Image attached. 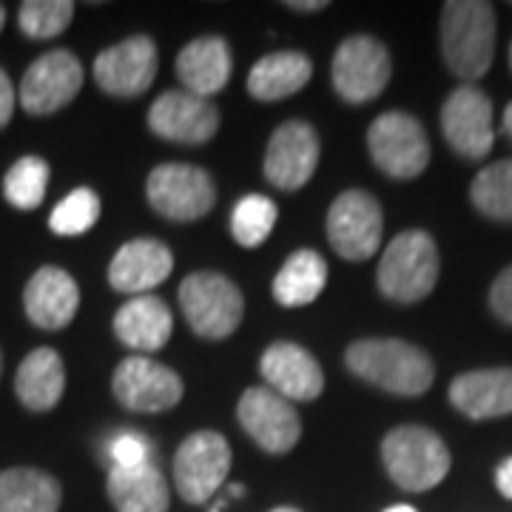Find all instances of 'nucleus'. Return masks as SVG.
<instances>
[{
	"label": "nucleus",
	"mask_w": 512,
	"mask_h": 512,
	"mask_svg": "<svg viewBox=\"0 0 512 512\" xmlns=\"http://www.w3.org/2000/svg\"><path fill=\"white\" fill-rule=\"evenodd\" d=\"M345 365L362 382L393 396H421L436 379L430 356L404 339H359L345 350Z\"/></svg>",
	"instance_id": "nucleus-1"
},
{
	"label": "nucleus",
	"mask_w": 512,
	"mask_h": 512,
	"mask_svg": "<svg viewBox=\"0 0 512 512\" xmlns=\"http://www.w3.org/2000/svg\"><path fill=\"white\" fill-rule=\"evenodd\" d=\"M441 52L464 80L490 72L495 55V12L484 0H450L441 9Z\"/></svg>",
	"instance_id": "nucleus-2"
},
{
	"label": "nucleus",
	"mask_w": 512,
	"mask_h": 512,
	"mask_svg": "<svg viewBox=\"0 0 512 512\" xmlns=\"http://www.w3.org/2000/svg\"><path fill=\"white\" fill-rule=\"evenodd\" d=\"M439 268V248L433 237L427 231H404L384 248L376 282L390 302L413 305L433 293Z\"/></svg>",
	"instance_id": "nucleus-3"
},
{
	"label": "nucleus",
	"mask_w": 512,
	"mask_h": 512,
	"mask_svg": "<svg viewBox=\"0 0 512 512\" xmlns=\"http://www.w3.org/2000/svg\"><path fill=\"white\" fill-rule=\"evenodd\" d=\"M382 461L387 476L410 493H427L450 473L447 444L419 424L390 430L382 441Z\"/></svg>",
	"instance_id": "nucleus-4"
},
{
	"label": "nucleus",
	"mask_w": 512,
	"mask_h": 512,
	"mask_svg": "<svg viewBox=\"0 0 512 512\" xmlns=\"http://www.w3.org/2000/svg\"><path fill=\"white\" fill-rule=\"evenodd\" d=\"M180 308L191 330L202 339H225L245 316V299L228 276L197 271L180 285Z\"/></svg>",
	"instance_id": "nucleus-5"
},
{
	"label": "nucleus",
	"mask_w": 512,
	"mask_h": 512,
	"mask_svg": "<svg viewBox=\"0 0 512 512\" xmlns=\"http://www.w3.org/2000/svg\"><path fill=\"white\" fill-rule=\"evenodd\" d=\"M146 197L148 205L165 220L194 222L214 208L217 185L200 165L165 163L148 174Z\"/></svg>",
	"instance_id": "nucleus-6"
},
{
	"label": "nucleus",
	"mask_w": 512,
	"mask_h": 512,
	"mask_svg": "<svg viewBox=\"0 0 512 512\" xmlns=\"http://www.w3.org/2000/svg\"><path fill=\"white\" fill-rule=\"evenodd\" d=\"M370 160L393 180H413L430 163V140L407 111H384L367 131Z\"/></svg>",
	"instance_id": "nucleus-7"
},
{
	"label": "nucleus",
	"mask_w": 512,
	"mask_h": 512,
	"mask_svg": "<svg viewBox=\"0 0 512 512\" xmlns=\"http://www.w3.org/2000/svg\"><path fill=\"white\" fill-rule=\"evenodd\" d=\"M390 74H393L390 52L376 37L353 35L342 40V46L336 49L333 89L345 103L362 106L376 100L387 89Z\"/></svg>",
	"instance_id": "nucleus-8"
},
{
	"label": "nucleus",
	"mask_w": 512,
	"mask_h": 512,
	"mask_svg": "<svg viewBox=\"0 0 512 512\" xmlns=\"http://www.w3.org/2000/svg\"><path fill=\"white\" fill-rule=\"evenodd\" d=\"M231 470V444L222 433L200 430L180 444L174 456V487L188 504H205Z\"/></svg>",
	"instance_id": "nucleus-9"
},
{
	"label": "nucleus",
	"mask_w": 512,
	"mask_h": 512,
	"mask_svg": "<svg viewBox=\"0 0 512 512\" xmlns=\"http://www.w3.org/2000/svg\"><path fill=\"white\" fill-rule=\"evenodd\" d=\"M328 239L333 251L350 262H365L382 245V205L367 191H342L328 211Z\"/></svg>",
	"instance_id": "nucleus-10"
},
{
	"label": "nucleus",
	"mask_w": 512,
	"mask_h": 512,
	"mask_svg": "<svg viewBox=\"0 0 512 512\" xmlns=\"http://www.w3.org/2000/svg\"><path fill=\"white\" fill-rule=\"evenodd\" d=\"M111 390L131 413H163L183 399V379L148 356H128L114 370Z\"/></svg>",
	"instance_id": "nucleus-11"
},
{
	"label": "nucleus",
	"mask_w": 512,
	"mask_h": 512,
	"mask_svg": "<svg viewBox=\"0 0 512 512\" xmlns=\"http://www.w3.org/2000/svg\"><path fill=\"white\" fill-rule=\"evenodd\" d=\"M237 419L242 430L274 456L291 453L302 436L299 413L271 387H248L237 404Z\"/></svg>",
	"instance_id": "nucleus-12"
},
{
	"label": "nucleus",
	"mask_w": 512,
	"mask_h": 512,
	"mask_svg": "<svg viewBox=\"0 0 512 512\" xmlns=\"http://www.w3.org/2000/svg\"><path fill=\"white\" fill-rule=\"evenodd\" d=\"M148 128L171 143L202 146L220 131V109L191 92H165L148 109Z\"/></svg>",
	"instance_id": "nucleus-13"
},
{
	"label": "nucleus",
	"mask_w": 512,
	"mask_h": 512,
	"mask_svg": "<svg viewBox=\"0 0 512 512\" xmlns=\"http://www.w3.org/2000/svg\"><path fill=\"white\" fill-rule=\"evenodd\" d=\"M441 131L456 154L484 160L495 140L490 97L478 86H458L441 109Z\"/></svg>",
	"instance_id": "nucleus-14"
},
{
	"label": "nucleus",
	"mask_w": 512,
	"mask_h": 512,
	"mask_svg": "<svg viewBox=\"0 0 512 512\" xmlns=\"http://www.w3.org/2000/svg\"><path fill=\"white\" fill-rule=\"evenodd\" d=\"M80 89H83L80 60L66 49H55L37 57L26 69L20 80V106L29 114H52L69 106Z\"/></svg>",
	"instance_id": "nucleus-15"
},
{
	"label": "nucleus",
	"mask_w": 512,
	"mask_h": 512,
	"mask_svg": "<svg viewBox=\"0 0 512 512\" xmlns=\"http://www.w3.org/2000/svg\"><path fill=\"white\" fill-rule=\"evenodd\" d=\"M157 46L146 35L114 43L94 60V80L111 97H137L148 92L157 77Z\"/></svg>",
	"instance_id": "nucleus-16"
},
{
	"label": "nucleus",
	"mask_w": 512,
	"mask_h": 512,
	"mask_svg": "<svg viewBox=\"0 0 512 512\" xmlns=\"http://www.w3.org/2000/svg\"><path fill=\"white\" fill-rule=\"evenodd\" d=\"M319 165V137L308 123L288 120L276 128L265 151V177L282 191H299Z\"/></svg>",
	"instance_id": "nucleus-17"
},
{
	"label": "nucleus",
	"mask_w": 512,
	"mask_h": 512,
	"mask_svg": "<svg viewBox=\"0 0 512 512\" xmlns=\"http://www.w3.org/2000/svg\"><path fill=\"white\" fill-rule=\"evenodd\" d=\"M259 370L268 387L288 402H313L325 390V373L311 353L293 342H276L262 353Z\"/></svg>",
	"instance_id": "nucleus-18"
},
{
	"label": "nucleus",
	"mask_w": 512,
	"mask_h": 512,
	"mask_svg": "<svg viewBox=\"0 0 512 512\" xmlns=\"http://www.w3.org/2000/svg\"><path fill=\"white\" fill-rule=\"evenodd\" d=\"M174 271V254L160 239H131L109 265V282L114 291L143 296L157 288Z\"/></svg>",
	"instance_id": "nucleus-19"
},
{
	"label": "nucleus",
	"mask_w": 512,
	"mask_h": 512,
	"mask_svg": "<svg viewBox=\"0 0 512 512\" xmlns=\"http://www.w3.org/2000/svg\"><path fill=\"white\" fill-rule=\"evenodd\" d=\"M23 308L37 328H66L80 308V288L72 274H66L63 268H55V265H46L29 279V285L23 291Z\"/></svg>",
	"instance_id": "nucleus-20"
},
{
	"label": "nucleus",
	"mask_w": 512,
	"mask_h": 512,
	"mask_svg": "<svg viewBox=\"0 0 512 512\" xmlns=\"http://www.w3.org/2000/svg\"><path fill=\"white\" fill-rule=\"evenodd\" d=\"M450 402L467 419H498L512 413V367L461 373L450 384Z\"/></svg>",
	"instance_id": "nucleus-21"
},
{
	"label": "nucleus",
	"mask_w": 512,
	"mask_h": 512,
	"mask_svg": "<svg viewBox=\"0 0 512 512\" xmlns=\"http://www.w3.org/2000/svg\"><path fill=\"white\" fill-rule=\"evenodd\" d=\"M114 333L117 339L131 350L154 353L168 345L174 333V316L160 296H134L114 316Z\"/></svg>",
	"instance_id": "nucleus-22"
},
{
	"label": "nucleus",
	"mask_w": 512,
	"mask_h": 512,
	"mask_svg": "<svg viewBox=\"0 0 512 512\" xmlns=\"http://www.w3.org/2000/svg\"><path fill=\"white\" fill-rule=\"evenodd\" d=\"M231 49L222 37H197L177 55V77L183 80L185 92L197 97H211L222 92L231 80Z\"/></svg>",
	"instance_id": "nucleus-23"
},
{
	"label": "nucleus",
	"mask_w": 512,
	"mask_h": 512,
	"mask_svg": "<svg viewBox=\"0 0 512 512\" xmlns=\"http://www.w3.org/2000/svg\"><path fill=\"white\" fill-rule=\"evenodd\" d=\"M106 487L117 512H165L171 501L168 481L151 461L137 467H111Z\"/></svg>",
	"instance_id": "nucleus-24"
},
{
	"label": "nucleus",
	"mask_w": 512,
	"mask_h": 512,
	"mask_svg": "<svg viewBox=\"0 0 512 512\" xmlns=\"http://www.w3.org/2000/svg\"><path fill=\"white\" fill-rule=\"evenodd\" d=\"M313 77L311 57L302 52H274L259 57L248 74V94L259 103L285 100L291 94L302 92Z\"/></svg>",
	"instance_id": "nucleus-25"
},
{
	"label": "nucleus",
	"mask_w": 512,
	"mask_h": 512,
	"mask_svg": "<svg viewBox=\"0 0 512 512\" xmlns=\"http://www.w3.org/2000/svg\"><path fill=\"white\" fill-rule=\"evenodd\" d=\"M63 390H66V367L57 350L37 348L20 362L15 393L23 407L46 413L63 399Z\"/></svg>",
	"instance_id": "nucleus-26"
},
{
	"label": "nucleus",
	"mask_w": 512,
	"mask_h": 512,
	"mask_svg": "<svg viewBox=\"0 0 512 512\" xmlns=\"http://www.w3.org/2000/svg\"><path fill=\"white\" fill-rule=\"evenodd\" d=\"M63 490L55 476L37 467H12L0 473V512H57Z\"/></svg>",
	"instance_id": "nucleus-27"
},
{
	"label": "nucleus",
	"mask_w": 512,
	"mask_h": 512,
	"mask_svg": "<svg viewBox=\"0 0 512 512\" xmlns=\"http://www.w3.org/2000/svg\"><path fill=\"white\" fill-rule=\"evenodd\" d=\"M328 285V262L311 248L291 254L274 279V299L282 308H305L311 305Z\"/></svg>",
	"instance_id": "nucleus-28"
},
{
	"label": "nucleus",
	"mask_w": 512,
	"mask_h": 512,
	"mask_svg": "<svg viewBox=\"0 0 512 512\" xmlns=\"http://www.w3.org/2000/svg\"><path fill=\"white\" fill-rule=\"evenodd\" d=\"M470 200L484 217L512 222V160L481 168L470 185Z\"/></svg>",
	"instance_id": "nucleus-29"
},
{
	"label": "nucleus",
	"mask_w": 512,
	"mask_h": 512,
	"mask_svg": "<svg viewBox=\"0 0 512 512\" xmlns=\"http://www.w3.org/2000/svg\"><path fill=\"white\" fill-rule=\"evenodd\" d=\"M49 188V163L43 157H20L3 177V197L18 211H35Z\"/></svg>",
	"instance_id": "nucleus-30"
},
{
	"label": "nucleus",
	"mask_w": 512,
	"mask_h": 512,
	"mask_svg": "<svg viewBox=\"0 0 512 512\" xmlns=\"http://www.w3.org/2000/svg\"><path fill=\"white\" fill-rule=\"evenodd\" d=\"M276 202L265 194H248L237 202L234 214H231V234L242 248H259L274 231Z\"/></svg>",
	"instance_id": "nucleus-31"
},
{
	"label": "nucleus",
	"mask_w": 512,
	"mask_h": 512,
	"mask_svg": "<svg viewBox=\"0 0 512 512\" xmlns=\"http://www.w3.org/2000/svg\"><path fill=\"white\" fill-rule=\"evenodd\" d=\"M74 18L72 0H26L20 6V32L32 40H49L63 35Z\"/></svg>",
	"instance_id": "nucleus-32"
},
{
	"label": "nucleus",
	"mask_w": 512,
	"mask_h": 512,
	"mask_svg": "<svg viewBox=\"0 0 512 512\" xmlns=\"http://www.w3.org/2000/svg\"><path fill=\"white\" fill-rule=\"evenodd\" d=\"M100 208H103L100 197L92 188H74L66 200L55 205V211L49 217V228L57 237H80L100 220Z\"/></svg>",
	"instance_id": "nucleus-33"
},
{
	"label": "nucleus",
	"mask_w": 512,
	"mask_h": 512,
	"mask_svg": "<svg viewBox=\"0 0 512 512\" xmlns=\"http://www.w3.org/2000/svg\"><path fill=\"white\" fill-rule=\"evenodd\" d=\"M151 453V441H146L140 433L120 430L117 436L109 439V456L114 467H137L146 464Z\"/></svg>",
	"instance_id": "nucleus-34"
},
{
	"label": "nucleus",
	"mask_w": 512,
	"mask_h": 512,
	"mask_svg": "<svg viewBox=\"0 0 512 512\" xmlns=\"http://www.w3.org/2000/svg\"><path fill=\"white\" fill-rule=\"evenodd\" d=\"M490 308H493V313L504 325H512V265L504 268L493 282V288H490Z\"/></svg>",
	"instance_id": "nucleus-35"
},
{
	"label": "nucleus",
	"mask_w": 512,
	"mask_h": 512,
	"mask_svg": "<svg viewBox=\"0 0 512 512\" xmlns=\"http://www.w3.org/2000/svg\"><path fill=\"white\" fill-rule=\"evenodd\" d=\"M12 114H15V86L9 74L0 69V128L9 126Z\"/></svg>",
	"instance_id": "nucleus-36"
},
{
	"label": "nucleus",
	"mask_w": 512,
	"mask_h": 512,
	"mask_svg": "<svg viewBox=\"0 0 512 512\" xmlns=\"http://www.w3.org/2000/svg\"><path fill=\"white\" fill-rule=\"evenodd\" d=\"M495 487L501 490L504 498H510L512 501V456L504 458V461L498 464V470H495Z\"/></svg>",
	"instance_id": "nucleus-37"
},
{
	"label": "nucleus",
	"mask_w": 512,
	"mask_h": 512,
	"mask_svg": "<svg viewBox=\"0 0 512 512\" xmlns=\"http://www.w3.org/2000/svg\"><path fill=\"white\" fill-rule=\"evenodd\" d=\"M288 9H296V12H319V9H328V0H291Z\"/></svg>",
	"instance_id": "nucleus-38"
},
{
	"label": "nucleus",
	"mask_w": 512,
	"mask_h": 512,
	"mask_svg": "<svg viewBox=\"0 0 512 512\" xmlns=\"http://www.w3.org/2000/svg\"><path fill=\"white\" fill-rule=\"evenodd\" d=\"M504 131H507V137L512 140V103L504 109Z\"/></svg>",
	"instance_id": "nucleus-39"
},
{
	"label": "nucleus",
	"mask_w": 512,
	"mask_h": 512,
	"mask_svg": "<svg viewBox=\"0 0 512 512\" xmlns=\"http://www.w3.org/2000/svg\"><path fill=\"white\" fill-rule=\"evenodd\" d=\"M384 512H419L416 507H410V504H396V507H387Z\"/></svg>",
	"instance_id": "nucleus-40"
},
{
	"label": "nucleus",
	"mask_w": 512,
	"mask_h": 512,
	"mask_svg": "<svg viewBox=\"0 0 512 512\" xmlns=\"http://www.w3.org/2000/svg\"><path fill=\"white\" fill-rule=\"evenodd\" d=\"M3 23H6V9H3V3H0V32H3Z\"/></svg>",
	"instance_id": "nucleus-41"
},
{
	"label": "nucleus",
	"mask_w": 512,
	"mask_h": 512,
	"mask_svg": "<svg viewBox=\"0 0 512 512\" xmlns=\"http://www.w3.org/2000/svg\"><path fill=\"white\" fill-rule=\"evenodd\" d=\"M271 512H302V510H296V507H276V510Z\"/></svg>",
	"instance_id": "nucleus-42"
},
{
	"label": "nucleus",
	"mask_w": 512,
	"mask_h": 512,
	"mask_svg": "<svg viewBox=\"0 0 512 512\" xmlns=\"http://www.w3.org/2000/svg\"><path fill=\"white\" fill-rule=\"evenodd\" d=\"M0 370H3V353H0Z\"/></svg>",
	"instance_id": "nucleus-43"
},
{
	"label": "nucleus",
	"mask_w": 512,
	"mask_h": 512,
	"mask_svg": "<svg viewBox=\"0 0 512 512\" xmlns=\"http://www.w3.org/2000/svg\"><path fill=\"white\" fill-rule=\"evenodd\" d=\"M510 69H512V46H510Z\"/></svg>",
	"instance_id": "nucleus-44"
}]
</instances>
